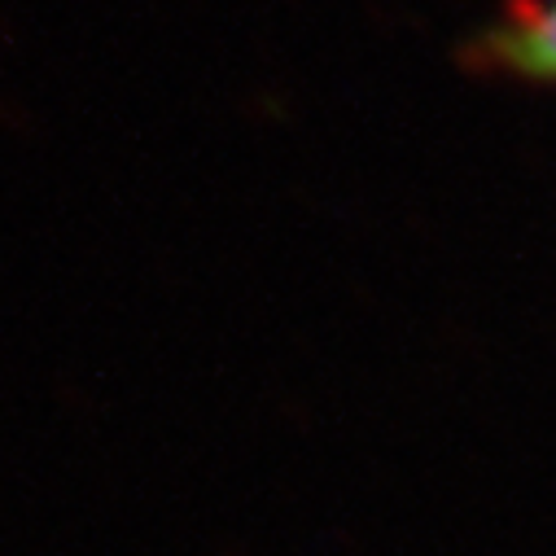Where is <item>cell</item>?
I'll return each instance as SVG.
<instances>
[{"instance_id":"cell-1","label":"cell","mask_w":556,"mask_h":556,"mask_svg":"<svg viewBox=\"0 0 556 556\" xmlns=\"http://www.w3.org/2000/svg\"><path fill=\"white\" fill-rule=\"evenodd\" d=\"M491 49L513 71H526V75H539V79H556V0L552 5H539V10L513 14V23L495 36Z\"/></svg>"}]
</instances>
